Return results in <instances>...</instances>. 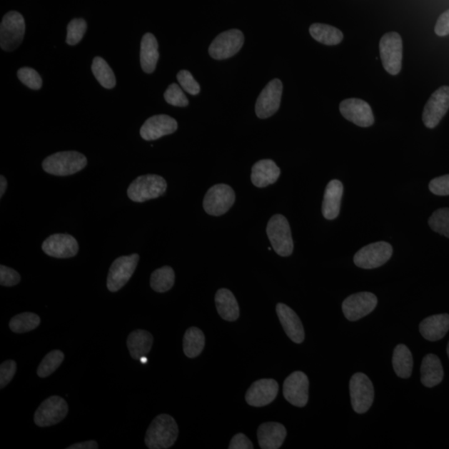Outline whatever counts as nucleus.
I'll return each instance as SVG.
<instances>
[{
  "label": "nucleus",
  "instance_id": "1",
  "mask_svg": "<svg viewBox=\"0 0 449 449\" xmlns=\"http://www.w3.org/2000/svg\"><path fill=\"white\" fill-rule=\"evenodd\" d=\"M178 437V427L174 418L168 415L155 418L146 433L145 443L150 449L173 447Z\"/></svg>",
  "mask_w": 449,
  "mask_h": 449
},
{
  "label": "nucleus",
  "instance_id": "2",
  "mask_svg": "<svg viewBox=\"0 0 449 449\" xmlns=\"http://www.w3.org/2000/svg\"><path fill=\"white\" fill-rule=\"evenodd\" d=\"M88 160L82 153L75 151H60L48 156L43 161V168L47 173L65 176L79 173L87 166Z\"/></svg>",
  "mask_w": 449,
  "mask_h": 449
},
{
  "label": "nucleus",
  "instance_id": "3",
  "mask_svg": "<svg viewBox=\"0 0 449 449\" xmlns=\"http://www.w3.org/2000/svg\"><path fill=\"white\" fill-rule=\"evenodd\" d=\"M168 188L166 180L163 176L154 174L138 176L128 189L130 200L135 203H144L163 196Z\"/></svg>",
  "mask_w": 449,
  "mask_h": 449
},
{
  "label": "nucleus",
  "instance_id": "4",
  "mask_svg": "<svg viewBox=\"0 0 449 449\" xmlns=\"http://www.w3.org/2000/svg\"><path fill=\"white\" fill-rule=\"evenodd\" d=\"M266 233L272 248L281 256L286 257L292 254L294 242L292 239L289 221L284 216L277 214L270 219L266 227Z\"/></svg>",
  "mask_w": 449,
  "mask_h": 449
},
{
  "label": "nucleus",
  "instance_id": "5",
  "mask_svg": "<svg viewBox=\"0 0 449 449\" xmlns=\"http://www.w3.org/2000/svg\"><path fill=\"white\" fill-rule=\"evenodd\" d=\"M25 33L23 15L10 11L4 15L0 25V46L4 51L12 52L22 44Z\"/></svg>",
  "mask_w": 449,
  "mask_h": 449
},
{
  "label": "nucleus",
  "instance_id": "6",
  "mask_svg": "<svg viewBox=\"0 0 449 449\" xmlns=\"http://www.w3.org/2000/svg\"><path fill=\"white\" fill-rule=\"evenodd\" d=\"M380 58L386 72L395 76L400 73L403 60V40L396 32L388 33L380 43Z\"/></svg>",
  "mask_w": 449,
  "mask_h": 449
},
{
  "label": "nucleus",
  "instance_id": "7",
  "mask_svg": "<svg viewBox=\"0 0 449 449\" xmlns=\"http://www.w3.org/2000/svg\"><path fill=\"white\" fill-rule=\"evenodd\" d=\"M350 391L353 410L360 415L370 410L374 402L375 390L369 377L356 373L351 378Z\"/></svg>",
  "mask_w": 449,
  "mask_h": 449
},
{
  "label": "nucleus",
  "instance_id": "8",
  "mask_svg": "<svg viewBox=\"0 0 449 449\" xmlns=\"http://www.w3.org/2000/svg\"><path fill=\"white\" fill-rule=\"evenodd\" d=\"M236 194L233 189L226 184H218L208 191L203 201L206 213L214 216H223L233 206Z\"/></svg>",
  "mask_w": 449,
  "mask_h": 449
},
{
  "label": "nucleus",
  "instance_id": "9",
  "mask_svg": "<svg viewBox=\"0 0 449 449\" xmlns=\"http://www.w3.org/2000/svg\"><path fill=\"white\" fill-rule=\"evenodd\" d=\"M393 247L385 241H378L363 247L354 257L355 266L362 269H375L391 258Z\"/></svg>",
  "mask_w": 449,
  "mask_h": 449
},
{
  "label": "nucleus",
  "instance_id": "10",
  "mask_svg": "<svg viewBox=\"0 0 449 449\" xmlns=\"http://www.w3.org/2000/svg\"><path fill=\"white\" fill-rule=\"evenodd\" d=\"M244 34L239 29H230L221 33L209 47V54L214 59L223 60L233 57L243 46Z\"/></svg>",
  "mask_w": 449,
  "mask_h": 449
},
{
  "label": "nucleus",
  "instance_id": "11",
  "mask_svg": "<svg viewBox=\"0 0 449 449\" xmlns=\"http://www.w3.org/2000/svg\"><path fill=\"white\" fill-rule=\"evenodd\" d=\"M68 403L63 398L51 396L44 400L34 413V423L39 427H49L61 422L67 416Z\"/></svg>",
  "mask_w": 449,
  "mask_h": 449
},
{
  "label": "nucleus",
  "instance_id": "12",
  "mask_svg": "<svg viewBox=\"0 0 449 449\" xmlns=\"http://www.w3.org/2000/svg\"><path fill=\"white\" fill-rule=\"evenodd\" d=\"M139 261L138 254L121 256L113 261L110 267L107 281L108 289L111 292L118 291L128 283L137 268Z\"/></svg>",
  "mask_w": 449,
  "mask_h": 449
},
{
  "label": "nucleus",
  "instance_id": "13",
  "mask_svg": "<svg viewBox=\"0 0 449 449\" xmlns=\"http://www.w3.org/2000/svg\"><path fill=\"white\" fill-rule=\"evenodd\" d=\"M449 109V87L443 86L428 99L423 113V122L428 128H435Z\"/></svg>",
  "mask_w": 449,
  "mask_h": 449
},
{
  "label": "nucleus",
  "instance_id": "14",
  "mask_svg": "<svg viewBox=\"0 0 449 449\" xmlns=\"http://www.w3.org/2000/svg\"><path fill=\"white\" fill-rule=\"evenodd\" d=\"M283 92V84L278 79H275L262 90L256 104L257 117L266 119L274 115L279 110Z\"/></svg>",
  "mask_w": 449,
  "mask_h": 449
},
{
  "label": "nucleus",
  "instance_id": "15",
  "mask_svg": "<svg viewBox=\"0 0 449 449\" xmlns=\"http://www.w3.org/2000/svg\"><path fill=\"white\" fill-rule=\"evenodd\" d=\"M377 304L375 295L370 292H360L347 297L343 302L342 311L347 320L357 321L374 311Z\"/></svg>",
  "mask_w": 449,
  "mask_h": 449
},
{
  "label": "nucleus",
  "instance_id": "16",
  "mask_svg": "<svg viewBox=\"0 0 449 449\" xmlns=\"http://www.w3.org/2000/svg\"><path fill=\"white\" fill-rule=\"evenodd\" d=\"M310 383L305 373L295 371L286 378L283 395L292 405L303 408L309 400Z\"/></svg>",
  "mask_w": 449,
  "mask_h": 449
},
{
  "label": "nucleus",
  "instance_id": "17",
  "mask_svg": "<svg viewBox=\"0 0 449 449\" xmlns=\"http://www.w3.org/2000/svg\"><path fill=\"white\" fill-rule=\"evenodd\" d=\"M340 111L343 117L361 128H369L375 123L374 114L369 104L359 99L342 101Z\"/></svg>",
  "mask_w": 449,
  "mask_h": 449
},
{
  "label": "nucleus",
  "instance_id": "18",
  "mask_svg": "<svg viewBox=\"0 0 449 449\" xmlns=\"http://www.w3.org/2000/svg\"><path fill=\"white\" fill-rule=\"evenodd\" d=\"M278 392V383L272 378H263L252 383L246 392V400L251 406H266L276 400Z\"/></svg>",
  "mask_w": 449,
  "mask_h": 449
},
{
  "label": "nucleus",
  "instance_id": "19",
  "mask_svg": "<svg viewBox=\"0 0 449 449\" xmlns=\"http://www.w3.org/2000/svg\"><path fill=\"white\" fill-rule=\"evenodd\" d=\"M42 249L45 254L55 258H71L78 254L79 244L72 236L54 234L44 241Z\"/></svg>",
  "mask_w": 449,
  "mask_h": 449
},
{
  "label": "nucleus",
  "instance_id": "20",
  "mask_svg": "<svg viewBox=\"0 0 449 449\" xmlns=\"http://www.w3.org/2000/svg\"><path fill=\"white\" fill-rule=\"evenodd\" d=\"M178 128V122L170 116L156 115L146 121L140 134L146 141H154L175 133Z\"/></svg>",
  "mask_w": 449,
  "mask_h": 449
},
{
  "label": "nucleus",
  "instance_id": "21",
  "mask_svg": "<svg viewBox=\"0 0 449 449\" xmlns=\"http://www.w3.org/2000/svg\"><path fill=\"white\" fill-rule=\"evenodd\" d=\"M276 312L287 336L296 344H301L305 340V330L299 316L283 303L277 304Z\"/></svg>",
  "mask_w": 449,
  "mask_h": 449
},
{
  "label": "nucleus",
  "instance_id": "22",
  "mask_svg": "<svg viewBox=\"0 0 449 449\" xmlns=\"http://www.w3.org/2000/svg\"><path fill=\"white\" fill-rule=\"evenodd\" d=\"M286 430L280 423L267 422L262 423L257 431L259 445L262 449H278L286 438Z\"/></svg>",
  "mask_w": 449,
  "mask_h": 449
},
{
  "label": "nucleus",
  "instance_id": "23",
  "mask_svg": "<svg viewBox=\"0 0 449 449\" xmlns=\"http://www.w3.org/2000/svg\"><path fill=\"white\" fill-rule=\"evenodd\" d=\"M344 186L340 181L332 180L327 185L322 204V214L327 220H335L340 215Z\"/></svg>",
  "mask_w": 449,
  "mask_h": 449
},
{
  "label": "nucleus",
  "instance_id": "24",
  "mask_svg": "<svg viewBox=\"0 0 449 449\" xmlns=\"http://www.w3.org/2000/svg\"><path fill=\"white\" fill-rule=\"evenodd\" d=\"M281 169L274 161L264 159L257 161L251 170V181L256 188H262L274 184L278 180Z\"/></svg>",
  "mask_w": 449,
  "mask_h": 449
},
{
  "label": "nucleus",
  "instance_id": "25",
  "mask_svg": "<svg viewBox=\"0 0 449 449\" xmlns=\"http://www.w3.org/2000/svg\"><path fill=\"white\" fill-rule=\"evenodd\" d=\"M449 331V315H435L426 318L420 325V331L425 340L438 341L443 339Z\"/></svg>",
  "mask_w": 449,
  "mask_h": 449
},
{
  "label": "nucleus",
  "instance_id": "26",
  "mask_svg": "<svg viewBox=\"0 0 449 449\" xmlns=\"http://www.w3.org/2000/svg\"><path fill=\"white\" fill-rule=\"evenodd\" d=\"M420 371L421 382L427 388L440 385L445 376L440 358L433 354H428L423 358Z\"/></svg>",
  "mask_w": 449,
  "mask_h": 449
},
{
  "label": "nucleus",
  "instance_id": "27",
  "mask_svg": "<svg viewBox=\"0 0 449 449\" xmlns=\"http://www.w3.org/2000/svg\"><path fill=\"white\" fill-rule=\"evenodd\" d=\"M159 59L158 43L153 34H146L141 42L140 62L146 74L155 71Z\"/></svg>",
  "mask_w": 449,
  "mask_h": 449
},
{
  "label": "nucleus",
  "instance_id": "28",
  "mask_svg": "<svg viewBox=\"0 0 449 449\" xmlns=\"http://www.w3.org/2000/svg\"><path fill=\"white\" fill-rule=\"evenodd\" d=\"M216 310L223 320L235 321L238 319L240 309L238 303L232 292L227 289H220L215 296Z\"/></svg>",
  "mask_w": 449,
  "mask_h": 449
},
{
  "label": "nucleus",
  "instance_id": "29",
  "mask_svg": "<svg viewBox=\"0 0 449 449\" xmlns=\"http://www.w3.org/2000/svg\"><path fill=\"white\" fill-rule=\"evenodd\" d=\"M153 344V337L143 330L135 331L128 336L127 345L131 356L134 360L147 357Z\"/></svg>",
  "mask_w": 449,
  "mask_h": 449
},
{
  "label": "nucleus",
  "instance_id": "30",
  "mask_svg": "<svg viewBox=\"0 0 449 449\" xmlns=\"http://www.w3.org/2000/svg\"><path fill=\"white\" fill-rule=\"evenodd\" d=\"M413 355L405 345H398L393 350V367L395 374L402 378H410L413 372Z\"/></svg>",
  "mask_w": 449,
  "mask_h": 449
},
{
  "label": "nucleus",
  "instance_id": "31",
  "mask_svg": "<svg viewBox=\"0 0 449 449\" xmlns=\"http://www.w3.org/2000/svg\"><path fill=\"white\" fill-rule=\"evenodd\" d=\"M310 34L317 42L326 45H337L344 39V34L339 29L325 24H313L310 27Z\"/></svg>",
  "mask_w": 449,
  "mask_h": 449
},
{
  "label": "nucleus",
  "instance_id": "32",
  "mask_svg": "<svg viewBox=\"0 0 449 449\" xmlns=\"http://www.w3.org/2000/svg\"><path fill=\"white\" fill-rule=\"evenodd\" d=\"M205 347L204 333L198 328L191 327L183 338V350L186 356L193 359L203 352Z\"/></svg>",
  "mask_w": 449,
  "mask_h": 449
},
{
  "label": "nucleus",
  "instance_id": "33",
  "mask_svg": "<svg viewBox=\"0 0 449 449\" xmlns=\"http://www.w3.org/2000/svg\"><path fill=\"white\" fill-rule=\"evenodd\" d=\"M175 283V272L170 266H163L156 270L151 276V289L159 293L168 291Z\"/></svg>",
  "mask_w": 449,
  "mask_h": 449
},
{
  "label": "nucleus",
  "instance_id": "34",
  "mask_svg": "<svg viewBox=\"0 0 449 449\" xmlns=\"http://www.w3.org/2000/svg\"><path fill=\"white\" fill-rule=\"evenodd\" d=\"M92 71L99 83L107 89H112L116 85V78L109 64L101 57H95L92 64Z\"/></svg>",
  "mask_w": 449,
  "mask_h": 449
},
{
  "label": "nucleus",
  "instance_id": "35",
  "mask_svg": "<svg viewBox=\"0 0 449 449\" xmlns=\"http://www.w3.org/2000/svg\"><path fill=\"white\" fill-rule=\"evenodd\" d=\"M40 317L34 313L24 312L21 314L15 316L10 320L9 328L14 333L22 334L32 331L40 325Z\"/></svg>",
  "mask_w": 449,
  "mask_h": 449
},
{
  "label": "nucleus",
  "instance_id": "36",
  "mask_svg": "<svg viewBox=\"0 0 449 449\" xmlns=\"http://www.w3.org/2000/svg\"><path fill=\"white\" fill-rule=\"evenodd\" d=\"M64 360V355L62 351L56 350L49 352L40 363L37 370L39 377L46 378L51 375L61 365Z\"/></svg>",
  "mask_w": 449,
  "mask_h": 449
},
{
  "label": "nucleus",
  "instance_id": "37",
  "mask_svg": "<svg viewBox=\"0 0 449 449\" xmlns=\"http://www.w3.org/2000/svg\"><path fill=\"white\" fill-rule=\"evenodd\" d=\"M430 228L449 238V208L438 209L428 219Z\"/></svg>",
  "mask_w": 449,
  "mask_h": 449
},
{
  "label": "nucleus",
  "instance_id": "38",
  "mask_svg": "<svg viewBox=\"0 0 449 449\" xmlns=\"http://www.w3.org/2000/svg\"><path fill=\"white\" fill-rule=\"evenodd\" d=\"M86 30L87 23L84 19H73L68 25L66 43L71 46L78 44L84 38Z\"/></svg>",
  "mask_w": 449,
  "mask_h": 449
},
{
  "label": "nucleus",
  "instance_id": "39",
  "mask_svg": "<svg viewBox=\"0 0 449 449\" xmlns=\"http://www.w3.org/2000/svg\"><path fill=\"white\" fill-rule=\"evenodd\" d=\"M166 102L176 107H186L189 104L188 98L181 90L180 86L173 84L169 86L164 94Z\"/></svg>",
  "mask_w": 449,
  "mask_h": 449
},
{
  "label": "nucleus",
  "instance_id": "40",
  "mask_svg": "<svg viewBox=\"0 0 449 449\" xmlns=\"http://www.w3.org/2000/svg\"><path fill=\"white\" fill-rule=\"evenodd\" d=\"M18 78L21 82L33 90H39L42 88V78L31 68H22L18 71Z\"/></svg>",
  "mask_w": 449,
  "mask_h": 449
},
{
  "label": "nucleus",
  "instance_id": "41",
  "mask_svg": "<svg viewBox=\"0 0 449 449\" xmlns=\"http://www.w3.org/2000/svg\"><path fill=\"white\" fill-rule=\"evenodd\" d=\"M181 87L183 88L186 93L191 95H198L200 93V85L194 79L193 74H191L188 70H181V71L176 76Z\"/></svg>",
  "mask_w": 449,
  "mask_h": 449
},
{
  "label": "nucleus",
  "instance_id": "42",
  "mask_svg": "<svg viewBox=\"0 0 449 449\" xmlns=\"http://www.w3.org/2000/svg\"><path fill=\"white\" fill-rule=\"evenodd\" d=\"M17 370L16 362L14 360H7L0 366V388L6 387L13 380L15 373Z\"/></svg>",
  "mask_w": 449,
  "mask_h": 449
},
{
  "label": "nucleus",
  "instance_id": "43",
  "mask_svg": "<svg viewBox=\"0 0 449 449\" xmlns=\"http://www.w3.org/2000/svg\"><path fill=\"white\" fill-rule=\"evenodd\" d=\"M21 281V276L18 272L9 267L0 266V285L3 286H14Z\"/></svg>",
  "mask_w": 449,
  "mask_h": 449
},
{
  "label": "nucleus",
  "instance_id": "44",
  "mask_svg": "<svg viewBox=\"0 0 449 449\" xmlns=\"http://www.w3.org/2000/svg\"><path fill=\"white\" fill-rule=\"evenodd\" d=\"M428 188L435 195L449 196V174L433 179Z\"/></svg>",
  "mask_w": 449,
  "mask_h": 449
},
{
  "label": "nucleus",
  "instance_id": "45",
  "mask_svg": "<svg viewBox=\"0 0 449 449\" xmlns=\"http://www.w3.org/2000/svg\"><path fill=\"white\" fill-rule=\"evenodd\" d=\"M230 449H253V445L244 433H237L230 443Z\"/></svg>",
  "mask_w": 449,
  "mask_h": 449
},
{
  "label": "nucleus",
  "instance_id": "46",
  "mask_svg": "<svg viewBox=\"0 0 449 449\" xmlns=\"http://www.w3.org/2000/svg\"><path fill=\"white\" fill-rule=\"evenodd\" d=\"M438 36L443 37L449 34V9L438 18L435 28Z\"/></svg>",
  "mask_w": 449,
  "mask_h": 449
},
{
  "label": "nucleus",
  "instance_id": "47",
  "mask_svg": "<svg viewBox=\"0 0 449 449\" xmlns=\"http://www.w3.org/2000/svg\"><path fill=\"white\" fill-rule=\"evenodd\" d=\"M99 448L98 443L94 440H90L84 443H75L71 446L67 448V449H96Z\"/></svg>",
  "mask_w": 449,
  "mask_h": 449
},
{
  "label": "nucleus",
  "instance_id": "48",
  "mask_svg": "<svg viewBox=\"0 0 449 449\" xmlns=\"http://www.w3.org/2000/svg\"><path fill=\"white\" fill-rule=\"evenodd\" d=\"M7 180L5 179L4 176H0V198H2L5 191L7 189Z\"/></svg>",
  "mask_w": 449,
  "mask_h": 449
},
{
  "label": "nucleus",
  "instance_id": "49",
  "mask_svg": "<svg viewBox=\"0 0 449 449\" xmlns=\"http://www.w3.org/2000/svg\"><path fill=\"white\" fill-rule=\"evenodd\" d=\"M140 360L141 362L143 363V364H145V363H147L148 359H147V357H143V358H141Z\"/></svg>",
  "mask_w": 449,
  "mask_h": 449
},
{
  "label": "nucleus",
  "instance_id": "50",
  "mask_svg": "<svg viewBox=\"0 0 449 449\" xmlns=\"http://www.w3.org/2000/svg\"><path fill=\"white\" fill-rule=\"evenodd\" d=\"M447 354H448V356L449 358V342H448V346H447Z\"/></svg>",
  "mask_w": 449,
  "mask_h": 449
}]
</instances>
